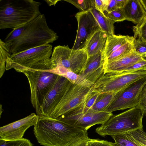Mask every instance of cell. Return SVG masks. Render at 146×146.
<instances>
[{
	"label": "cell",
	"instance_id": "6da1fadb",
	"mask_svg": "<svg viewBox=\"0 0 146 146\" xmlns=\"http://www.w3.org/2000/svg\"><path fill=\"white\" fill-rule=\"evenodd\" d=\"M58 36L48 27L44 14L13 29L4 41L10 47V54H17L31 48L52 43Z\"/></svg>",
	"mask_w": 146,
	"mask_h": 146
},
{
	"label": "cell",
	"instance_id": "7a4b0ae2",
	"mask_svg": "<svg viewBox=\"0 0 146 146\" xmlns=\"http://www.w3.org/2000/svg\"><path fill=\"white\" fill-rule=\"evenodd\" d=\"M34 126L37 141L44 146H69L88 136L87 131L57 119L41 116Z\"/></svg>",
	"mask_w": 146,
	"mask_h": 146
},
{
	"label": "cell",
	"instance_id": "3957f363",
	"mask_svg": "<svg viewBox=\"0 0 146 146\" xmlns=\"http://www.w3.org/2000/svg\"><path fill=\"white\" fill-rule=\"evenodd\" d=\"M41 3L33 0H0V29H14L41 14Z\"/></svg>",
	"mask_w": 146,
	"mask_h": 146
},
{
	"label": "cell",
	"instance_id": "277c9868",
	"mask_svg": "<svg viewBox=\"0 0 146 146\" xmlns=\"http://www.w3.org/2000/svg\"><path fill=\"white\" fill-rule=\"evenodd\" d=\"M52 46L48 44L11 54L7 58L6 70L14 69L17 72L46 71L55 66L50 57Z\"/></svg>",
	"mask_w": 146,
	"mask_h": 146
},
{
	"label": "cell",
	"instance_id": "5b68a950",
	"mask_svg": "<svg viewBox=\"0 0 146 146\" xmlns=\"http://www.w3.org/2000/svg\"><path fill=\"white\" fill-rule=\"evenodd\" d=\"M144 114L138 106L113 115L96 129L102 136H111L127 133L137 129H143L142 119Z\"/></svg>",
	"mask_w": 146,
	"mask_h": 146
},
{
	"label": "cell",
	"instance_id": "8992f818",
	"mask_svg": "<svg viewBox=\"0 0 146 146\" xmlns=\"http://www.w3.org/2000/svg\"><path fill=\"white\" fill-rule=\"evenodd\" d=\"M146 77V69L125 73L104 74L91 87L99 94L116 93L135 82Z\"/></svg>",
	"mask_w": 146,
	"mask_h": 146
},
{
	"label": "cell",
	"instance_id": "52a82bcc",
	"mask_svg": "<svg viewBox=\"0 0 146 146\" xmlns=\"http://www.w3.org/2000/svg\"><path fill=\"white\" fill-rule=\"evenodd\" d=\"M28 80L31 91V101L36 114L40 115L42 100L54 84L58 75L44 71H26L23 72Z\"/></svg>",
	"mask_w": 146,
	"mask_h": 146
},
{
	"label": "cell",
	"instance_id": "ba28073f",
	"mask_svg": "<svg viewBox=\"0 0 146 146\" xmlns=\"http://www.w3.org/2000/svg\"><path fill=\"white\" fill-rule=\"evenodd\" d=\"M113 115L112 113L94 110L87 107L84 102L80 106L55 119L87 131L95 125L104 123Z\"/></svg>",
	"mask_w": 146,
	"mask_h": 146
},
{
	"label": "cell",
	"instance_id": "9c48e42d",
	"mask_svg": "<svg viewBox=\"0 0 146 146\" xmlns=\"http://www.w3.org/2000/svg\"><path fill=\"white\" fill-rule=\"evenodd\" d=\"M88 58L84 49L75 50L67 45H59L53 50L50 59L56 66L63 67L79 74L83 69Z\"/></svg>",
	"mask_w": 146,
	"mask_h": 146
},
{
	"label": "cell",
	"instance_id": "30bf717a",
	"mask_svg": "<svg viewBox=\"0 0 146 146\" xmlns=\"http://www.w3.org/2000/svg\"><path fill=\"white\" fill-rule=\"evenodd\" d=\"M91 91V87L71 83L48 117L57 119L80 106L84 103Z\"/></svg>",
	"mask_w": 146,
	"mask_h": 146
},
{
	"label": "cell",
	"instance_id": "8fae6325",
	"mask_svg": "<svg viewBox=\"0 0 146 146\" xmlns=\"http://www.w3.org/2000/svg\"><path fill=\"white\" fill-rule=\"evenodd\" d=\"M146 83L145 77L116 93L112 101L104 111L112 113L138 106L140 92Z\"/></svg>",
	"mask_w": 146,
	"mask_h": 146
},
{
	"label": "cell",
	"instance_id": "7c38bea8",
	"mask_svg": "<svg viewBox=\"0 0 146 146\" xmlns=\"http://www.w3.org/2000/svg\"><path fill=\"white\" fill-rule=\"evenodd\" d=\"M75 17L78 22V29L72 49L80 50L84 48L91 36L95 31L100 29L89 10L78 12Z\"/></svg>",
	"mask_w": 146,
	"mask_h": 146
},
{
	"label": "cell",
	"instance_id": "4fadbf2b",
	"mask_svg": "<svg viewBox=\"0 0 146 146\" xmlns=\"http://www.w3.org/2000/svg\"><path fill=\"white\" fill-rule=\"evenodd\" d=\"M72 83L58 75L53 86L44 98L40 107V115L48 117Z\"/></svg>",
	"mask_w": 146,
	"mask_h": 146
},
{
	"label": "cell",
	"instance_id": "5bb4252c",
	"mask_svg": "<svg viewBox=\"0 0 146 146\" xmlns=\"http://www.w3.org/2000/svg\"><path fill=\"white\" fill-rule=\"evenodd\" d=\"M39 117L32 113L28 116L0 128V138L6 140L23 138L26 131L37 123Z\"/></svg>",
	"mask_w": 146,
	"mask_h": 146
},
{
	"label": "cell",
	"instance_id": "9a60e30c",
	"mask_svg": "<svg viewBox=\"0 0 146 146\" xmlns=\"http://www.w3.org/2000/svg\"><path fill=\"white\" fill-rule=\"evenodd\" d=\"M104 62L102 52L88 56L86 64L79 74L94 84L104 74Z\"/></svg>",
	"mask_w": 146,
	"mask_h": 146
},
{
	"label": "cell",
	"instance_id": "2e32d148",
	"mask_svg": "<svg viewBox=\"0 0 146 146\" xmlns=\"http://www.w3.org/2000/svg\"><path fill=\"white\" fill-rule=\"evenodd\" d=\"M143 60L141 55L134 50L133 52L123 56L104 63V74L120 72L127 67Z\"/></svg>",
	"mask_w": 146,
	"mask_h": 146
},
{
	"label": "cell",
	"instance_id": "e0dca14e",
	"mask_svg": "<svg viewBox=\"0 0 146 146\" xmlns=\"http://www.w3.org/2000/svg\"><path fill=\"white\" fill-rule=\"evenodd\" d=\"M123 8L126 20L136 25L146 15V11L141 0H128Z\"/></svg>",
	"mask_w": 146,
	"mask_h": 146
},
{
	"label": "cell",
	"instance_id": "ac0fdd59",
	"mask_svg": "<svg viewBox=\"0 0 146 146\" xmlns=\"http://www.w3.org/2000/svg\"><path fill=\"white\" fill-rule=\"evenodd\" d=\"M107 37V34L101 29L94 33L88 40L84 48L88 56L100 51L103 52Z\"/></svg>",
	"mask_w": 146,
	"mask_h": 146
},
{
	"label": "cell",
	"instance_id": "d6986e66",
	"mask_svg": "<svg viewBox=\"0 0 146 146\" xmlns=\"http://www.w3.org/2000/svg\"><path fill=\"white\" fill-rule=\"evenodd\" d=\"M133 36L129 35H107L105 47L103 52L104 60L121 46L133 39Z\"/></svg>",
	"mask_w": 146,
	"mask_h": 146
},
{
	"label": "cell",
	"instance_id": "ffe728a7",
	"mask_svg": "<svg viewBox=\"0 0 146 146\" xmlns=\"http://www.w3.org/2000/svg\"><path fill=\"white\" fill-rule=\"evenodd\" d=\"M51 73L64 77L72 83L87 87H91L94 84L82 75L77 74L63 67L56 66L50 71Z\"/></svg>",
	"mask_w": 146,
	"mask_h": 146
},
{
	"label": "cell",
	"instance_id": "44dd1931",
	"mask_svg": "<svg viewBox=\"0 0 146 146\" xmlns=\"http://www.w3.org/2000/svg\"><path fill=\"white\" fill-rule=\"evenodd\" d=\"M89 11L93 16L100 29L107 35H114V22L108 18L104 13L95 8H90Z\"/></svg>",
	"mask_w": 146,
	"mask_h": 146
},
{
	"label": "cell",
	"instance_id": "7402d4cb",
	"mask_svg": "<svg viewBox=\"0 0 146 146\" xmlns=\"http://www.w3.org/2000/svg\"><path fill=\"white\" fill-rule=\"evenodd\" d=\"M115 94L112 93L100 94L91 108L96 111H104L112 101Z\"/></svg>",
	"mask_w": 146,
	"mask_h": 146
},
{
	"label": "cell",
	"instance_id": "603a6c76",
	"mask_svg": "<svg viewBox=\"0 0 146 146\" xmlns=\"http://www.w3.org/2000/svg\"><path fill=\"white\" fill-rule=\"evenodd\" d=\"M134 39L127 42L112 53L104 60V64L117 59L133 51L134 50L133 45Z\"/></svg>",
	"mask_w": 146,
	"mask_h": 146
},
{
	"label": "cell",
	"instance_id": "cb8c5ba5",
	"mask_svg": "<svg viewBox=\"0 0 146 146\" xmlns=\"http://www.w3.org/2000/svg\"><path fill=\"white\" fill-rule=\"evenodd\" d=\"M10 47L1 39L0 40V78L3 75L6 70V64L7 58L10 54Z\"/></svg>",
	"mask_w": 146,
	"mask_h": 146
},
{
	"label": "cell",
	"instance_id": "d4e9b609",
	"mask_svg": "<svg viewBox=\"0 0 146 146\" xmlns=\"http://www.w3.org/2000/svg\"><path fill=\"white\" fill-rule=\"evenodd\" d=\"M117 146H141L127 133L111 136Z\"/></svg>",
	"mask_w": 146,
	"mask_h": 146
},
{
	"label": "cell",
	"instance_id": "484cf974",
	"mask_svg": "<svg viewBox=\"0 0 146 146\" xmlns=\"http://www.w3.org/2000/svg\"><path fill=\"white\" fill-rule=\"evenodd\" d=\"M133 31L135 38H140L146 40V15L138 24L133 27Z\"/></svg>",
	"mask_w": 146,
	"mask_h": 146
},
{
	"label": "cell",
	"instance_id": "4316f807",
	"mask_svg": "<svg viewBox=\"0 0 146 146\" xmlns=\"http://www.w3.org/2000/svg\"><path fill=\"white\" fill-rule=\"evenodd\" d=\"M64 1L72 4L81 11L89 10L94 8V0H67Z\"/></svg>",
	"mask_w": 146,
	"mask_h": 146
},
{
	"label": "cell",
	"instance_id": "83f0119b",
	"mask_svg": "<svg viewBox=\"0 0 146 146\" xmlns=\"http://www.w3.org/2000/svg\"><path fill=\"white\" fill-rule=\"evenodd\" d=\"M127 133L140 145L146 146V133L143 129H137Z\"/></svg>",
	"mask_w": 146,
	"mask_h": 146
},
{
	"label": "cell",
	"instance_id": "f1b7e54d",
	"mask_svg": "<svg viewBox=\"0 0 146 146\" xmlns=\"http://www.w3.org/2000/svg\"><path fill=\"white\" fill-rule=\"evenodd\" d=\"M0 146H33L30 141L27 139L6 140L0 138Z\"/></svg>",
	"mask_w": 146,
	"mask_h": 146
},
{
	"label": "cell",
	"instance_id": "f546056e",
	"mask_svg": "<svg viewBox=\"0 0 146 146\" xmlns=\"http://www.w3.org/2000/svg\"><path fill=\"white\" fill-rule=\"evenodd\" d=\"M105 15L114 23L126 20L123 8L117 9L109 13L104 12Z\"/></svg>",
	"mask_w": 146,
	"mask_h": 146
},
{
	"label": "cell",
	"instance_id": "4dcf8cb0",
	"mask_svg": "<svg viewBox=\"0 0 146 146\" xmlns=\"http://www.w3.org/2000/svg\"><path fill=\"white\" fill-rule=\"evenodd\" d=\"M128 0H107L104 12L109 13L118 8L124 7Z\"/></svg>",
	"mask_w": 146,
	"mask_h": 146
},
{
	"label": "cell",
	"instance_id": "1f68e13d",
	"mask_svg": "<svg viewBox=\"0 0 146 146\" xmlns=\"http://www.w3.org/2000/svg\"><path fill=\"white\" fill-rule=\"evenodd\" d=\"M133 45L135 50L139 54L141 55L146 52V40L140 38H135Z\"/></svg>",
	"mask_w": 146,
	"mask_h": 146
},
{
	"label": "cell",
	"instance_id": "d6a6232c",
	"mask_svg": "<svg viewBox=\"0 0 146 146\" xmlns=\"http://www.w3.org/2000/svg\"><path fill=\"white\" fill-rule=\"evenodd\" d=\"M138 106L142 111L144 114L146 115V83L140 92Z\"/></svg>",
	"mask_w": 146,
	"mask_h": 146
},
{
	"label": "cell",
	"instance_id": "836d02e7",
	"mask_svg": "<svg viewBox=\"0 0 146 146\" xmlns=\"http://www.w3.org/2000/svg\"><path fill=\"white\" fill-rule=\"evenodd\" d=\"M88 146H117L115 143L106 140L90 138Z\"/></svg>",
	"mask_w": 146,
	"mask_h": 146
},
{
	"label": "cell",
	"instance_id": "e575fe53",
	"mask_svg": "<svg viewBox=\"0 0 146 146\" xmlns=\"http://www.w3.org/2000/svg\"><path fill=\"white\" fill-rule=\"evenodd\" d=\"M99 94L91 90L85 102V105L88 107L91 108L94 104Z\"/></svg>",
	"mask_w": 146,
	"mask_h": 146
},
{
	"label": "cell",
	"instance_id": "d590c367",
	"mask_svg": "<svg viewBox=\"0 0 146 146\" xmlns=\"http://www.w3.org/2000/svg\"><path fill=\"white\" fill-rule=\"evenodd\" d=\"M89 139L86 136L74 142L69 146H88Z\"/></svg>",
	"mask_w": 146,
	"mask_h": 146
},
{
	"label": "cell",
	"instance_id": "8d00e7d4",
	"mask_svg": "<svg viewBox=\"0 0 146 146\" xmlns=\"http://www.w3.org/2000/svg\"><path fill=\"white\" fill-rule=\"evenodd\" d=\"M94 8L102 13L105 11L106 5V0H94Z\"/></svg>",
	"mask_w": 146,
	"mask_h": 146
},
{
	"label": "cell",
	"instance_id": "74e56055",
	"mask_svg": "<svg viewBox=\"0 0 146 146\" xmlns=\"http://www.w3.org/2000/svg\"><path fill=\"white\" fill-rule=\"evenodd\" d=\"M141 1L146 11V0H141Z\"/></svg>",
	"mask_w": 146,
	"mask_h": 146
},
{
	"label": "cell",
	"instance_id": "f35d334b",
	"mask_svg": "<svg viewBox=\"0 0 146 146\" xmlns=\"http://www.w3.org/2000/svg\"><path fill=\"white\" fill-rule=\"evenodd\" d=\"M141 55L143 59L146 61V52L141 54Z\"/></svg>",
	"mask_w": 146,
	"mask_h": 146
}]
</instances>
